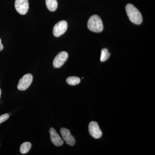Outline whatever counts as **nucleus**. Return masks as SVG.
<instances>
[{"instance_id": "nucleus-9", "label": "nucleus", "mask_w": 155, "mask_h": 155, "mask_svg": "<svg viewBox=\"0 0 155 155\" xmlns=\"http://www.w3.org/2000/svg\"><path fill=\"white\" fill-rule=\"evenodd\" d=\"M50 136H51V140L52 143L57 147L62 146L64 144L63 140L61 138L60 135L56 132L54 128L53 127L50 128Z\"/></svg>"}, {"instance_id": "nucleus-11", "label": "nucleus", "mask_w": 155, "mask_h": 155, "mask_svg": "<svg viewBox=\"0 0 155 155\" xmlns=\"http://www.w3.org/2000/svg\"><path fill=\"white\" fill-rule=\"evenodd\" d=\"M67 83L70 85H76L80 83V78L76 76H70L68 77L66 80Z\"/></svg>"}, {"instance_id": "nucleus-6", "label": "nucleus", "mask_w": 155, "mask_h": 155, "mask_svg": "<svg viewBox=\"0 0 155 155\" xmlns=\"http://www.w3.org/2000/svg\"><path fill=\"white\" fill-rule=\"evenodd\" d=\"M15 7L17 12L21 15H25L29 8L28 0H16Z\"/></svg>"}, {"instance_id": "nucleus-1", "label": "nucleus", "mask_w": 155, "mask_h": 155, "mask_svg": "<svg viewBox=\"0 0 155 155\" xmlns=\"http://www.w3.org/2000/svg\"><path fill=\"white\" fill-rule=\"evenodd\" d=\"M127 16L131 22L137 25H140L142 22V17L138 9L131 4H127L125 7Z\"/></svg>"}, {"instance_id": "nucleus-2", "label": "nucleus", "mask_w": 155, "mask_h": 155, "mask_svg": "<svg viewBox=\"0 0 155 155\" xmlns=\"http://www.w3.org/2000/svg\"><path fill=\"white\" fill-rule=\"evenodd\" d=\"M87 27L93 32L99 33L104 29V26L101 19L98 16L94 15L89 19L87 22Z\"/></svg>"}, {"instance_id": "nucleus-5", "label": "nucleus", "mask_w": 155, "mask_h": 155, "mask_svg": "<svg viewBox=\"0 0 155 155\" xmlns=\"http://www.w3.org/2000/svg\"><path fill=\"white\" fill-rule=\"evenodd\" d=\"M68 58V53L66 51L61 52L56 56L53 61L54 68H60L62 67Z\"/></svg>"}, {"instance_id": "nucleus-16", "label": "nucleus", "mask_w": 155, "mask_h": 155, "mask_svg": "<svg viewBox=\"0 0 155 155\" xmlns=\"http://www.w3.org/2000/svg\"><path fill=\"white\" fill-rule=\"evenodd\" d=\"M1 92H2V91H1V89H0V97H1Z\"/></svg>"}, {"instance_id": "nucleus-10", "label": "nucleus", "mask_w": 155, "mask_h": 155, "mask_svg": "<svg viewBox=\"0 0 155 155\" xmlns=\"http://www.w3.org/2000/svg\"><path fill=\"white\" fill-rule=\"evenodd\" d=\"M46 5L48 9L51 11H54L58 8L57 0H45Z\"/></svg>"}, {"instance_id": "nucleus-4", "label": "nucleus", "mask_w": 155, "mask_h": 155, "mask_svg": "<svg viewBox=\"0 0 155 155\" xmlns=\"http://www.w3.org/2000/svg\"><path fill=\"white\" fill-rule=\"evenodd\" d=\"M67 22L64 20L59 21L55 24L53 28V33L54 36L59 37L63 35L67 31Z\"/></svg>"}, {"instance_id": "nucleus-13", "label": "nucleus", "mask_w": 155, "mask_h": 155, "mask_svg": "<svg viewBox=\"0 0 155 155\" xmlns=\"http://www.w3.org/2000/svg\"><path fill=\"white\" fill-rule=\"evenodd\" d=\"M110 56V54L108 51V49L106 48L103 49L101 51V62H104L109 59Z\"/></svg>"}, {"instance_id": "nucleus-3", "label": "nucleus", "mask_w": 155, "mask_h": 155, "mask_svg": "<svg viewBox=\"0 0 155 155\" xmlns=\"http://www.w3.org/2000/svg\"><path fill=\"white\" fill-rule=\"evenodd\" d=\"M33 80V76L30 73L25 74L19 80L17 89L19 91L26 90L30 86Z\"/></svg>"}, {"instance_id": "nucleus-14", "label": "nucleus", "mask_w": 155, "mask_h": 155, "mask_svg": "<svg viewBox=\"0 0 155 155\" xmlns=\"http://www.w3.org/2000/svg\"><path fill=\"white\" fill-rule=\"evenodd\" d=\"M9 116H9V114H3V115L0 116V124L8 120L9 119Z\"/></svg>"}, {"instance_id": "nucleus-7", "label": "nucleus", "mask_w": 155, "mask_h": 155, "mask_svg": "<svg viewBox=\"0 0 155 155\" xmlns=\"http://www.w3.org/2000/svg\"><path fill=\"white\" fill-rule=\"evenodd\" d=\"M88 130L90 135L94 138H101L102 135V132L97 122L94 121L91 122L89 125Z\"/></svg>"}, {"instance_id": "nucleus-12", "label": "nucleus", "mask_w": 155, "mask_h": 155, "mask_svg": "<svg viewBox=\"0 0 155 155\" xmlns=\"http://www.w3.org/2000/svg\"><path fill=\"white\" fill-rule=\"evenodd\" d=\"M31 145L30 142H26L23 143L20 147V153L22 154L27 153L30 150Z\"/></svg>"}, {"instance_id": "nucleus-8", "label": "nucleus", "mask_w": 155, "mask_h": 155, "mask_svg": "<svg viewBox=\"0 0 155 155\" xmlns=\"http://www.w3.org/2000/svg\"><path fill=\"white\" fill-rule=\"evenodd\" d=\"M61 133L62 137L67 144L73 146L75 143V138L71 134L69 129L65 128H62L61 129Z\"/></svg>"}, {"instance_id": "nucleus-15", "label": "nucleus", "mask_w": 155, "mask_h": 155, "mask_svg": "<svg viewBox=\"0 0 155 155\" xmlns=\"http://www.w3.org/2000/svg\"><path fill=\"white\" fill-rule=\"evenodd\" d=\"M3 49V45L2 44V41H1V39L0 38V51H2Z\"/></svg>"}]
</instances>
